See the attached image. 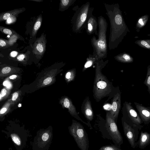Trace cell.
I'll list each match as a JSON object with an SVG mask.
<instances>
[{"mask_svg": "<svg viewBox=\"0 0 150 150\" xmlns=\"http://www.w3.org/2000/svg\"><path fill=\"white\" fill-rule=\"evenodd\" d=\"M114 58L118 62L123 63H131L134 61L133 58L130 54L125 52L119 54Z\"/></svg>", "mask_w": 150, "mask_h": 150, "instance_id": "cell-17", "label": "cell"}, {"mask_svg": "<svg viewBox=\"0 0 150 150\" xmlns=\"http://www.w3.org/2000/svg\"><path fill=\"white\" fill-rule=\"evenodd\" d=\"M42 22V16L40 14L38 17L33 28L32 33V35L33 36H34L36 34L38 31L40 27Z\"/></svg>", "mask_w": 150, "mask_h": 150, "instance_id": "cell-20", "label": "cell"}, {"mask_svg": "<svg viewBox=\"0 0 150 150\" xmlns=\"http://www.w3.org/2000/svg\"><path fill=\"white\" fill-rule=\"evenodd\" d=\"M134 105L139 114L144 125L150 123V107H146L134 102Z\"/></svg>", "mask_w": 150, "mask_h": 150, "instance_id": "cell-12", "label": "cell"}, {"mask_svg": "<svg viewBox=\"0 0 150 150\" xmlns=\"http://www.w3.org/2000/svg\"><path fill=\"white\" fill-rule=\"evenodd\" d=\"M76 70L75 69H73L67 72L65 75V78L68 82L73 81L75 77Z\"/></svg>", "mask_w": 150, "mask_h": 150, "instance_id": "cell-24", "label": "cell"}, {"mask_svg": "<svg viewBox=\"0 0 150 150\" xmlns=\"http://www.w3.org/2000/svg\"><path fill=\"white\" fill-rule=\"evenodd\" d=\"M18 52L16 51H13L11 52L10 53L11 56L13 57H16L18 54Z\"/></svg>", "mask_w": 150, "mask_h": 150, "instance_id": "cell-37", "label": "cell"}, {"mask_svg": "<svg viewBox=\"0 0 150 150\" xmlns=\"http://www.w3.org/2000/svg\"><path fill=\"white\" fill-rule=\"evenodd\" d=\"M144 83L147 87V91L150 95V65L147 67L146 76Z\"/></svg>", "mask_w": 150, "mask_h": 150, "instance_id": "cell-23", "label": "cell"}, {"mask_svg": "<svg viewBox=\"0 0 150 150\" xmlns=\"http://www.w3.org/2000/svg\"><path fill=\"white\" fill-rule=\"evenodd\" d=\"M7 45V42L3 39H0V46L1 47H4Z\"/></svg>", "mask_w": 150, "mask_h": 150, "instance_id": "cell-32", "label": "cell"}, {"mask_svg": "<svg viewBox=\"0 0 150 150\" xmlns=\"http://www.w3.org/2000/svg\"><path fill=\"white\" fill-rule=\"evenodd\" d=\"M105 126L113 143L121 147L123 143V138L116 122L111 116L109 112L106 113Z\"/></svg>", "mask_w": 150, "mask_h": 150, "instance_id": "cell-7", "label": "cell"}, {"mask_svg": "<svg viewBox=\"0 0 150 150\" xmlns=\"http://www.w3.org/2000/svg\"><path fill=\"white\" fill-rule=\"evenodd\" d=\"M94 9L88 1L76 10L71 20V29L73 33L78 34L82 32L89 18L93 14Z\"/></svg>", "mask_w": 150, "mask_h": 150, "instance_id": "cell-4", "label": "cell"}, {"mask_svg": "<svg viewBox=\"0 0 150 150\" xmlns=\"http://www.w3.org/2000/svg\"><path fill=\"white\" fill-rule=\"evenodd\" d=\"M17 77V76L15 75H12L9 77L10 79H16Z\"/></svg>", "mask_w": 150, "mask_h": 150, "instance_id": "cell-39", "label": "cell"}, {"mask_svg": "<svg viewBox=\"0 0 150 150\" xmlns=\"http://www.w3.org/2000/svg\"><path fill=\"white\" fill-rule=\"evenodd\" d=\"M82 107H83V113L88 121V123L91 125L90 122L92 121L93 119V113L91 102L89 100L88 97H87L85 100Z\"/></svg>", "mask_w": 150, "mask_h": 150, "instance_id": "cell-14", "label": "cell"}, {"mask_svg": "<svg viewBox=\"0 0 150 150\" xmlns=\"http://www.w3.org/2000/svg\"><path fill=\"white\" fill-rule=\"evenodd\" d=\"M98 20L96 17L92 14L89 17L86 23L85 28L86 33L89 35L95 34L98 36Z\"/></svg>", "mask_w": 150, "mask_h": 150, "instance_id": "cell-13", "label": "cell"}, {"mask_svg": "<svg viewBox=\"0 0 150 150\" xmlns=\"http://www.w3.org/2000/svg\"><path fill=\"white\" fill-rule=\"evenodd\" d=\"M18 96V94L17 92L14 93L12 96V100L13 101L16 100Z\"/></svg>", "mask_w": 150, "mask_h": 150, "instance_id": "cell-36", "label": "cell"}, {"mask_svg": "<svg viewBox=\"0 0 150 150\" xmlns=\"http://www.w3.org/2000/svg\"><path fill=\"white\" fill-rule=\"evenodd\" d=\"M49 137V135L48 133L45 132L42 134V139L43 141H46L48 139Z\"/></svg>", "mask_w": 150, "mask_h": 150, "instance_id": "cell-30", "label": "cell"}, {"mask_svg": "<svg viewBox=\"0 0 150 150\" xmlns=\"http://www.w3.org/2000/svg\"><path fill=\"white\" fill-rule=\"evenodd\" d=\"M121 103V93L120 92H117L115 94L112 99L111 109L109 112L111 116L116 122L120 109Z\"/></svg>", "mask_w": 150, "mask_h": 150, "instance_id": "cell-10", "label": "cell"}, {"mask_svg": "<svg viewBox=\"0 0 150 150\" xmlns=\"http://www.w3.org/2000/svg\"><path fill=\"white\" fill-rule=\"evenodd\" d=\"M31 1H38V2H41V1H42V0H38V1H36V0H31Z\"/></svg>", "mask_w": 150, "mask_h": 150, "instance_id": "cell-40", "label": "cell"}, {"mask_svg": "<svg viewBox=\"0 0 150 150\" xmlns=\"http://www.w3.org/2000/svg\"><path fill=\"white\" fill-rule=\"evenodd\" d=\"M70 134L73 137L81 150H88L89 141L88 134L83 126L79 122L73 120L68 127Z\"/></svg>", "mask_w": 150, "mask_h": 150, "instance_id": "cell-5", "label": "cell"}, {"mask_svg": "<svg viewBox=\"0 0 150 150\" xmlns=\"http://www.w3.org/2000/svg\"><path fill=\"white\" fill-rule=\"evenodd\" d=\"M21 104H19V105H18V106L19 107H21Z\"/></svg>", "mask_w": 150, "mask_h": 150, "instance_id": "cell-41", "label": "cell"}, {"mask_svg": "<svg viewBox=\"0 0 150 150\" xmlns=\"http://www.w3.org/2000/svg\"><path fill=\"white\" fill-rule=\"evenodd\" d=\"M108 60L104 62L102 59L95 64V76L93 85V92L95 99L97 101L109 95L111 92V86L106 77L101 72V69Z\"/></svg>", "mask_w": 150, "mask_h": 150, "instance_id": "cell-3", "label": "cell"}, {"mask_svg": "<svg viewBox=\"0 0 150 150\" xmlns=\"http://www.w3.org/2000/svg\"><path fill=\"white\" fill-rule=\"evenodd\" d=\"M7 109L6 108H4L1 109L0 111V114H1L4 113L6 111Z\"/></svg>", "mask_w": 150, "mask_h": 150, "instance_id": "cell-38", "label": "cell"}, {"mask_svg": "<svg viewBox=\"0 0 150 150\" xmlns=\"http://www.w3.org/2000/svg\"><path fill=\"white\" fill-rule=\"evenodd\" d=\"M98 150H123L120 146L115 144H111L101 147Z\"/></svg>", "mask_w": 150, "mask_h": 150, "instance_id": "cell-25", "label": "cell"}, {"mask_svg": "<svg viewBox=\"0 0 150 150\" xmlns=\"http://www.w3.org/2000/svg\"><path fill=\"white\" fill-rule=\"evenodd\" d=\"M0 30L3 33L8 35H12L13 33L10 29L1 26L0 27Z\"/></svg>", "mask_w": 150, "mask_h": 150, "instance_id": "cell-26", "label": "cell"}, {"mask_svg": "<svg viewBox=\"0 0 150 150\" xmlns=\"http://www.w3.org/2000/svg\"><path fill=\"white\" fill-rule=\"evenodd\" d=\"M11 70L10 67H7L3 68L1 70V72L2 73L6 74L9 73Z\"/></svg>", "mask_w": 150, "mask_h": 150, "instance_id": "cell-29", "label": "cell"}, {"mask_svg": "<svg viewBox=\"0 0 150 150\" xmlns=\"http://www.w3.org/2000/svg\"><path fill=\"white\" fill-rule=\"evenodd\" d=\"M98 61L99 60L96 55L93 54H89L84 65L83 71H84L88 68L91 67L94 64H95L96 62Z\"/></svg>", "mask_w": 150, "mask_h": 150, "instance_id": "cell-18", "label": "cell"}, {"mask_svg": "<svg viewBox=\"0 0 150 150\" xmlns=\"http://www.w3.org/2000/svg\"><path fill=\"white\" fill-rule=\"evenodd\" d=\"M62 102L63 106L68 109L69 112L72 116L87 125L90 129H93L91 125L83 121L80 117L77 112L75 106L70 99L66 97L62 99Z\"/></svg>", "mask_w": 150, "mask_h": 150, "instance_id": "cell-11", "label": "cell"}, {"mask_svg": "<svg viewBox=\"0 0 150 150\" xmlns=\"http://www.w3.org/2000/svg\"><path fill=\"white\" fill-rule=\"evenodd\" d=\"M11 137L13 142L17 145L19 146L21 144V142L19 137L16 135L12 134Z\"/></svg>", "mask_w": 150, "mask_h": 150, "instance_id": "cell-27", "label": "cell"}, {"mask_svg": "<svg viewBox=\"0 0 150 150\" xmlns=\"http://www.w3.org/2000/svg\"><path fill=\"white\" fill-rule=\"evenodd\" d=\"M150 143V134L147 132L142 131L137 141V146L143 149L145 148Z\"/></svg>", "mask_w": 150, "mask_h": 150, "instance_id": "cell-15", "label": "cell"}, {"mask_svg": "<svg viewBox=\"0 0 150 150\" xmlns=\"http://www.w3.org/2000/svg\"><path fill=\"white\" fill-rule=\"evenodd\" d=\"M139 46L150 50V40H139L135 42Z\"/></svg>", "mask_w": 150, "mask_h": 150, "instance_id": "cell-21", "label": "cell"}, {"mask_svg": "<svg viewBox=\"0 0 150 150\" xmlns=\"http://www.w3.org/2000/svg\"><path fill=\"white\" fill-rule=\"evenodd\" d=\"M76 0H60L59 10L63 11L73 5Z\"/></svg>", "mask_w": 150, "mask_h": 150, "instance_id": "cell-19", "label": "cell"}, {"mask_svg": "<svg viewBox=\"0 0 150 150\" xmlns=\"http://www.w3.org/2000/svg\"><path fill=\"white\" fill-rule=\"evenodd\" d=\"M98 38L93 36L91 40V42L93 48V54L97 55L98 60L106 58L108 54V45L106 32L108 23L102 16L98 18Z\"/></svg>", "mask_w": 150, "mask_h": 150, "instance_id": "cell-2", "label": "cell"}, {"mask_svg": "<svg viewBox=\"0 0 150 150\" xmlns=\"http://www.w3.org/2000/svg\"><path fill=\"white\" fill-rule=\"evenodd\" d=\"M4 86H6L8 88H9L11 86V84L10 82L8 81H4L3 83Z\"/></svg>", "mask_w": 150, "mask_h": 150, "instance_id": "cell-33", "label": "cell"}, {"mask_svg": "<svg viewBox=\"0 0 150 150\" xmlns=\"http://www.w3.org/2000/svg\"><path fill=\"white\" fill-rule=\"evenodd\" d=\"M52 81V79L50 77H48L45 79L43 81V83L45 85H47L50 83Z\"/></svg>", "mask_w": 150, "mask_h": 150, "instance_id": "cell-31", "label": "cell"}, {"mask_svg": "<svg viewBox=\"0 0 150 150\" xmlns=\"http://www.w3.org/2000/svg\"><path fill=\"white\" fill-rule=\"evenodd\" d=\"M24 8L15 9L10 11L3 12L0 15V21L7 20L9 18L13 16H17V15L23 12Z\"/></svg>", "mask_w": 150, "mask_h": 150, "instance_id": "cell-16", "label": "cell"}, {"mask_svg": "<svg viewBox=\"0 0 150 150\" xmlns=\"http://www.w3.org/2000/svg\"><path fill=\"white\" fill-rule=\"evenodd\" d=\"M148 16L146 15L140 17L139 18L137 23L136 26L138 28H141L144 26L148 20Z\"/></svg>", "mask_w": 150, "mask_h": 150, "instance_id": "cell-22", "label": "cell"}, {"mask_svg": "<svg viewBox=\"0 0 150 150\" xmlns=\"http://www.w3.org/2000/svg\"><path fill=\"white\" fill-rule=\"evenodd\" d=\"M47 40L43 33L37 38L33 44L32 52L38 58H40L45 52Z\"/></svg>", "mask_w": 150, "mask_h": 150, "instance_id": "cell-9", "label": "cell"}, {"mask_svg": "<svg viewBox=\"0 0 150 150\" xmlns=\"http://www.w3.org/2000/svg\"><path fill=\"white\" fill-rule=\"evenodd\" d=\"M25 57V56L23 54H21L19 55L17 57V59L19 61H21Z\"/></svg>", "mask_w": 150, "mask_h": 150, "instance_id": "cell-35", "label": "cell"}, {"mask_svg": "<svg viewBox=\"0 0 150 150\" xmlns=\"http://www.w3.org/2000/svg\"><path fill=\"white\" fill-rule=\"evenodd\" d=\"M6 92V91L5 89L4 88L1 90L0 94V99L5 95Z\"/></svg>", "mask_w": 150, "mask_h": 150, "instance_id": "cell-34", "label": "cell"}, {"mask_svg": "<svg viewBox=\"0 0 150 150\" xmlns=\"http://www.w3.org/2000/svg\"><path fill=\"white\" fill-rule=\"evenodd\" d=\"M123 110V117L122 118L130 125L141 130L143 127L142 125L143 122L131 103L125 101L124 103Z\"/></svg>", "mask_w": 150, "mask_h": 150, "instance_id": "cell-6", "label": "cell"}, {"mask_svg": "<svg viewBox=\"0 0 150 150\" xmlns=\"http://www.w3.org/2000/svg\"><path fill=\"white\" fill-rule=\"evenodd\" d=\"M16 21V16H13L8 18L6 21L7 24H11L14 23Z\"/></svg>", "mask_w": 150, "mask_h": 150, "instance_id": "cell-28", "label": "cell"}, {"mask_svg": "<svg viewBox=\"0 0 150 150\" xmlns=\"http://www.w3.org/2000/svg\"><path fill=\"white\" fill-rule=\"evenodd\" d=\"M122 121L124 134L131 146L134 149L137 146L139 130L138 128L128 124L122 118Z\"/></svg>", "mask_w": 150, "mask_h": 150, "instance_id": "cell-8", "label": "cell"}, {"mask_svg": "<svg viewBox=\"0 0 150 150\" xmlns=\"http://www.w3.org/2000/svg\"><path fill=\"white\" fill-rule=\"evenodd\" d=\"M105 14L110 22V34L108 46L110 50L116 48L122 40L127 31L122 12L118 4H104Z\"/></svg>", "mask_w": 150, "mask_h": 150, "instance_id": "cell-1", "label": "cell"}]
</instances>
